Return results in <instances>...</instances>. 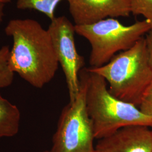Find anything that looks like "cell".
Returning <instances> with one entry per match:
<instances>
[{
    "label": "cell",
    "instance_id": "cell-1",
    "mask_svg": "<svg viewBox=\"0 0 152 152\" xmlns=\"http://www.w3.org/2000/svg\"><path fill=\"white\" fill-rule=\"evenodd\" d=\"M5 32L13 41L9 57L12 71L38 88L51 81L59 63L48 29L33 19H15Z\"/></svg>",
    "mask_w": 152,
    "mask_h": 152
},
{
    "label": "cell",
    "instance_id": "cell-2",
    "mask_svg": "<svg viewBox=\"0 0 152 152\" xmlns=\"http://www.w3.org/2000/svg\"><path fill=\"white\" fill-rule=\"evenodd\" d=\"M80 73L86 81V107L95 139H101L129 126L152 127V118L139 107L112 95L103 77L88 68H82Z\"/></svg>",
    "mask_w": 152,
    "mask_h": 152
},
{
    "label": "cell",
    "instance_id": "cell-3",
    "mask_svg": "<svg viewBox=\"0 0 152 152\" xmlns=\"http://www.w3.org/2000/svg\"><path fill=\"white\" fill-rule=\"evenodd\" d=\"M88 68L103 77L112 95L137 107L152 81V69L144 37L130 49L115 55L105 65Z\"/></svg>",
    "mask_w": 152,
    "mask_h": 152
},
{
    "label": "cell",
    "instance_id": "cell-4",
    "mask_svg": "<svg viewBox=\"0 0 152 152\" xmlns=\"http://www.w3.org/2000/svg\"><path fill=\"white\" fill-rule=\"evenodd\" d=\"M152 27L146 19L125 26L117 19L107 18L91 24L75 25V31L89 42V64L98 68L108 63L118 52L132 47Z\"/></svg>",
    "mask_w": 152,
    "mask_h": 152
},
{
    "label": "cell",
    "instance_id": "cell-5",
    "mask_svg": "<svg viewBox=\"0 0 152 152\" xmlns=\"http://www.w3.org/2000/svg\"><path fill=\"white\" fill-rule=\"evenodd\" d=\"M79 78V92L63 109L50 152H95L93 125L86 103V81L80 72Z\"/></svg>",
    "mask_w": 152,
    "mask_h": 152
},
{
    "label": "cell",
    "instance_id": "cell-6",
    "mask_svg": "<svg viewBox=\"0 0 152 152\" xmlns=\"http://www.w3.org/2000/svg\"><path fill=\"white\" fill-rule=\"evenodd\" d=\"M48 31L65 75L69 102H73L79 92V73L84 65V58L76 49L75 26L65 16L55 17L51 20Z\"/></svg>",
    "mask_w": 152,
    "mask_h": 152
},
{
    "label": "cell",
    "instance_id": "cell-7",
    "mask_svg": "<svg viewBox=\"0 0 152 152\" xmlns=\"http://www.w3.org/2000/svg\"><path fill=\"white\" fill-rule=\"evenodd\" d=\"M76 26L88 25L107 18L128 17L129 0H66Z\"/></svg>",
    "mask_w": 152,
    "mask_h": 152
},
{
    "label": "cell",
    "instance_id": "cell-8",
    "mask_svg": "<svg viewBox=\"0 0 152 152\" xmlns=\"http://www.w3.org/2000/svg\"><path fill=\"white\" fill-rule=\"evenodd\" d=\"M95 152H152V130L145 126H126L99 139Z\"/></svg>",
    "mask_w": 152,
    "mask_h": 152
},
{
    "label": "cell",
    "instance_id": "cell-9",
    "mask_svg": "<svg viewBox=\"0 0 152 152\" xmlns=\"http://www.w3.org/2000/svg\"><path fill=\"white\" fill-rule=\"evenodd\" d=\"M20 120L18 108L3 98L0 93V138L16 135L19 130Z\"/></svg>",
    "mask_w": 152,
    "mask_h": 152
},
{
    "label": "cell",
    "instance_id": "cell-10",
    "mask_svg": "<svg viewBox=\"0 0 152 152\" xmlns=\"http://www.w3.org/2000/svg\"><path fill=\"white\" fill-rule=\"evenodd\" d=\"M63 0H17L19 10H34L46 15L51 20L55 17L57 5Z\"/></svg>",
    "mask_w": 152,
    "mask_h": 152
},
{
    "label": "cell",
    "instance_id": "cell-11",
    "mask_svg": "<svg viewBox=\"0 0 152 152\" xmlns=\"http://www.w3.org/2000/svg\"><path fill=\"white\" fill-rule=\"evenodd\" d=\"M10 50L7 46L0 49V89L10 86L14 77L9 64V57Z\"/></svg>",
    "mask_w": 152,
    "mask_h": 152
},
{
    "label": "cell",
    "instance_id": "cell-12",
    "mask_svg": "<svg viewBox=\"0 0 152 152\" xmlns=\"http://www.w3.org/2000/svg\"><path fill=\"white\" fill-rule=\"evenodd\" d=\"M131 14L142 15L152 24V0H129Z\"/></svg>",
    "mask_w": 152,
    "mask_h": 152
},
{
    "label": "cell",
    "instance_id": "cell-13",
    "mask_svg": "<svg viewBox=\"0 0 152 152\" xmlns=\"http://www.w3.org/2000/svg\"><path fill=\"white\" fill-rule=\"evenodd\" d=\"M139 108L143 113L152 118V81L142 96Z\"/></svg>",
    "mask_w": 152,
    "mask_h": 152
},
{
    "label": "cell",
    "instance_id": "cell-14",
    "mask_svg": "<svg viewBox=\"0 0 152 152\" xmlns=\"http://www.w3.org/2000/svg\"><path fill=\"white\" fill-rule=\"evenodd\" d=\"M145 39L147 45L149 62L152 69V27L146 34V37Z\"/></svg>",
    "mask_w": 152,
    "mask_h": 152
},
{
    "label": "cell",
    "instance_id": "cell-15",
    "mask_svg": "<svg viewBox=\"0 0 152 152\" xmlns=\"http://www.w3.org/2000/svg\"><path fill=\"white\" fill-rule=\"evenodd\" d=\"M4 8H5V4H0V24L2 22L4 16Z\"/></svg>",
    "mask_w": 152,
    "mask_h": 152
},
{
    "label": "cell",
    "instance_id": "cell-16",
    "mask_svg": "<svg viewBox=\"0 0 152 152\" xmlns=\"http://www.w3.org/2000/svg\"><path fill=\"white\" fill-rule=\"evenodd\" d=\"M11 0H0V4H5L9 3L11 2Z\"/></svg>",
    "mask_w": 152,
    "mask_h": 152
},
{
    "label": "cell",
    "instance_id": "cell-17",
    "mask_svg": "<svg viewBox=\"0 0 152 152\" xmlns=\"http://www.w3.org/2000/svg\"><path fill=\"white\" fill-rule=\"evenodd\" d=\"M50 152V151H42V152Z\"/></svg>",
    "mask_w": 152,
    "mask_h": 152
},
{
    "label": "cell",
    "instance_id": "cell-18",
    "mask_svg": "<svg viewBox=\"0 0 152 152\" xmlns=\"http://www.w3.org/2000/svg\"></svg>",
    "mask_w": 152,
    "mask_h": 152
}]
</instances>
